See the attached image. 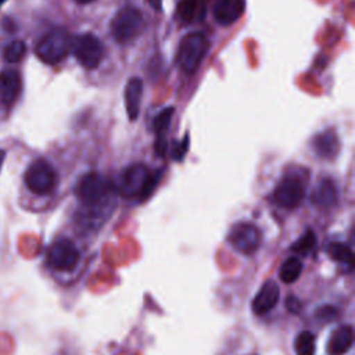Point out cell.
Returning <instances> with one entry per match:
<instances>
[{"instance_id": "obj_25", "label": "cell", "mask_w": 355, "mask_h": 355, "mask_svg": "<svg viewBox=\"0 0 355 355\" xmlns=\"http://www.w3.org/2000/svg\"><path fill=\"white\" fill-rule=\"evenodd\" d=\"M189 150V135H186L183 137L182 141H175L173 144V150H172V157L175 161H182L184 154Z\"/></svg>"}, {"instance_id": "obj_30", "label": "cell", "mask_w": 355, "mask_h": 355, "mask_svg": "<svg viewBox=\"0 0 355 355\" xmlns=\"http://www.w3.org/2000/svg\"><path fill=\"white\" fill-rule=\"evenodd\" d=\"M75 1L79 4H87V3H92L93 0H75Z\"/></svg>"}, {"instance_id": "obj_9", "label": "cell", "mask_w": 355, "mask_h": 355, "mask_svg": "<svg viewBox=\"0 0 355 355\" xmlns=\"http://www.w3.org/2000/svg\"><path fill=\"white\" fill-rule=\"evenodd\" d=\"M79 261V250L69 239L55 240L47 251V263L58 272L72 270Z\"/></svg>"}, {"instance_id": "obj_20", "label": "cell", "mask_w": 355, "mask_h": 355, "mask_svg": "<svg viewBox=\"0 0 355 355\" xmlns=\"http://www.w3.org/2000/svg\"><path fill=\"white\" fill-rule=\"evenodd\" d=\"M301 270H302V262L300 261V258L291 257V258H287L282 263L280 270H279V277L283 283L290 284V283H294L300 277Z\"/></svg>"}, {"instance_id": "obj_16", "label": "cell", "mask_w": 355, "mask_h": 355, "mask_svg": "<svg viewBox=\"0 0 355 355\" xmlns=\"http://www.w3.org/2000/svg\"><path fill=\"white\" fill-rule=\"evenodd\" d=\"M354 331L349 324L337 327L327 341V351L330 355H343L345 354L352 345Z\"/></svg>"}, {"instance_id": "obj_11", "label": "cell", "mask_w": 355, "mask_h": 355, "mask_svg": "<svg viewBox=\"0 0 355 355\" xmlns=\"http://www.w3.org/2000/svg\"><path fill=\"white\" fill-rule=\"evenodd\" d=\"M279 293H280V288L275 280L265 282L252 300V304H251L252 312L255 315H263L272 311L279 301Z\"/></svg>"}, {"instance_id": "obj_14", "label": "cell", "mask_w": 355, "mask_h": 355, "mask_svg": "<svg viewBox=\"0 0 355 355\" xmlns=\"http://www.w3.org/2000/svg\"><path fill=\"white\" fill-rule=\"evenodd\" d=\"M312 147L313 151L320 157L326 159H331L337 155L340 150V141L334 130L329 129L324 132H320L316 135L312 140Z\"/></svg>"}, {"instance_id": "obj_13", "label": "cell", "mask_w": 355, "mask_h": 355, "mask_svg": "<svg viewBox=\"0 0 355 355\" xmlns=\"http://www.w3.org/2000/svg\"><path fill=\"white\" fill-rule=\"evenodd\" d=\"M245 0H216L214 17L220 25H232L244 12Z\"/></svg>"}, {"instance_id": "obj_6", "label": "cell", "mask_w": 355, "mask_h": 355, "mask_svg": "<svg viewBox=\"0 0 355 355\" xmlns=\"http://www.w3.org/2000/svg\"><path fill=\"white\" fill-rule=\"evenodd\" d=\"M143 28V15L141 12L130 6L121 8L110 24V31L114 39L121 43L126 44L137 37Z\"/></svg>"}, {"instance_id": "obj_26", "label": "cell", "mask_w": 355, "mask_h": 355, "mask_svg": "<svg viewBox=\"0 0 355 355\" xmlns=\"http://www.w3.org/2000/svg\"><path fill=\"white\" fill-rule=\"evenodd\" d=\"M336 313H337L336 308H333V306H322V308L318 309L316 318L319 320H322V322H329V320H333L336 318Z\"/></svg>"}, {"instance_id": "obj_17", "label": "cell", "mask_w": 355, "mask_h": 355, "mask_svg": "<svg viewBox=\"0 0 355 355\" xmlns=\"http://www.w3.org/2000/svg\"><path fill=\"white\" fill-rule=\"evenodd\" d=\"M143 94V82L140 78L129 79L125 89V105L130 121H136L140 111V100Z\"/></svg>"}, {"instance_id": "obj_15", "label": "cell", "mask_w": 355, "mask_h": 355, "mask_svg": "<svg viewBox=\"0 0 355 355\" xmlns=\"http://www.w3.org/2000/svg\"><path fill=\"white\" fill-rule=\"evenodd\" d=\"M337 197L336 183L329 178L322 179L312 191V202L319 208H330L336 205Z\"/></svg>"}, {"instance_id": "obj_2", "label": "cell", "mask_w": 355, "mask_h": 355, "mask_svg": "<svg viewBox=\"0 0 355 355\" xmlns=\"http://www.w3.org/2000/svg\"><path fill=\"white\" fill-rule=\"evenodd\" d=\"M308 171L301 166L290 168L284 172L273 190V201L283 208H295L305 197Z\"/></svg>"}, {"instance_id": "obj_10", "label": "cell", "mask_w": 355, "mask_h": 355, "mask_svg": "<svg viewBox=\"0 0 355 355\" xmlns=\"http://www.w3.org/2000/svg\"><path fill=\"white\" fill-rule=\"evenodd\" d=\"M261 239L262 236L259 229L248 222L236 223L227 234V240L232 247L244 255L254 254L261 244Z\"/></svg>"}, {"instance_id": "obj_7", "label": "cell", "mask_w": 355, "mask_h": 355, "mask_svg": "<svg viewBox=\"0 0 355 355\" xmlns=\"http://www.w3.org/2000/svg\"><path fill=\"white\" fill-rule=\"evenodd\" d=\"M55 171L46 159H37L29 165L25 172L26 187L39 196L49 194L55 186Z\"/></svg>"}, {"instance_id": "obj_23", "label": "cell", "mask_w": 355, "mask_h": 355, "mask_svg": "<svg viewBox=\"0 0 355 355\" xmlns=\"http://www.w3.org/2000/svg\"><path fill=\"white\" fill-rule=\"evenodd\" d=\"M315 247H316V236L312 229H306L305 233L291 245V250L301 255H309L315 250Z\"/></svg>"}, {"instance_id": "obj_22", "label": "cell", "mask_w": 355, "mask_h": 355, "mask_svg": "<svg viewBox=\"0 0 355 355\" xmlns=\"http://www.w3.org/2000/svg\"><path fill=\"white\" fill-rule=\"evenodd\" d=\"M173 111H175L173 107H166L154 118L153 128H154V132H155V136H157L155 139H166L165 133L169 128Z\"/></svg>"}, {"instance_id": "obj_5", "label": "cell", "mask_w": 355, "mask_h": 355, "mask_svg": "<svg viewBox=\"0 0 355 355\" xmlns=\"http://www.w3.org/2000/svg\"><path fill=\"white\" fill-rule=\"evenodd\" d=\"M75 196L82 205H90L114 196V186L112 182L103 175L89 172L78 180L75 186Z\"/></svg>"}, {"instance_id": "obj_18", "label": "cell", "mask_w": 355, "mask_h": 355, "mask_svg": "<svg viewBox=\"0 0 355 355\" xmlns=\"http://www.w3.org/2000/svg\"><path fill=\"white\" fill-rule=\"evenodd\" d=\"M176 15L182 22L191 24L200 21L205 15V6L202 0H180L176 7Z\"/></svg>"}, {"instance_id": "obj_4", "label": "cell", "mask_w": 355, "mask_h": 355, "mask_svg": "<svg viewBox=\"0 0 355 355\" xmlns=\"http://www.w3.org/2000/svg\"><path fill=\"white\" fill-rule=\"evenodd\" d=\"M208 39L202 33L194 32L186 35L180 40L176 57L180 68L187 73H193L194 71H197L205 54L208 53Z\"/></svg>"}, {"instance_id": "obj_8", "label": "cell", "mask_w": 355, "mask_h": 355, "mask_svg": "<svg viewBox=\"0 0 355 355\" xmlns=\"http://www.w3.org/2000/svg\"><path fill=\"white\" fill-rule=\"evenodd\" d=\"M72 51L79 64L85 68H96L104 57V46L93 33H83L72 40Z\"/></svg>"}, {"instance_id": "obj_1", "label": "cell", "mask_w": 355, "mask_h": 355, "mask_svg": "<svg viewBox=\"0 0 355 355\" xmlns=\"http://www.w3.org/2000/svg\"><path fill=\"white\" fill-rule=\"evenodd\" d=\"M159 176L161 172L151 173L143 164H133L121 173L118 183L119 194L125 198L139 197L146 200L154 191Z\"/></svg>"}, {"instance_id": "obj_21", "label": "cell", "mask_w": 355, "mask_h": 355, "mask_svg": "<svg viewBox=\"0 0 355 355\" xmlns=\"http://www.w3.org/2000/svg\"><path fill=\"white\" fill-rule=\"evenodd\" d=\"M294 349L297 355H313L315 354V336L309 330L301 331L294 341Z\"/></svg>"}, {"instance_id": "obj_27", "label": "cell", "mask_w": 355, "mask_h": 355, "mask_svg": "<svg viewBox=\"0 0 355 355\" xmlns=\"http://www.w3.org/2000/svg\"><path fill=\"white\" fill-rule=\"evenodd\" d=\"M286 308H287V311H290L291 313H298V312L301 311L302 305H301V301H300L295 295H288V297L286 298Z\"/></svg>"}, {"instance_id": "obj_31", "label": "cell", "mask_w": 355, "mask_h": 355, "mask_svg": "<svg viewBox=\"0 0 355 355\" xmlns=\"http://www.w3.org/2000/svg\"><path fill=\"white\" fill-rule=\"evenodd\" d=\"M1 1H3V0H0V4H1Z\"/></svg>"}, {"instance_id": "obj_12", "label": "cell", "mask_w": 355, "mask_h": 355, "mask_svg": "<svg viewBox=\"0 0 355 355\" xmlns=\"http://www.w3.org/2000/svg\"><path fill=\"white\" fill-rule=\"evenodd\" d=\"M21 92V78L15 69H4L0 72V103L10 107Z\"/></svg>"}, {"instance_id": "obj_19", "label": "cell", "mask_w": 355, "mask_h": 355, "mask_svg": "<svg viewBox=\"0 0 355 355\" xmlns=\"http://www.w3.org/2000/svg\"><path fill=\"white\" fill-rule=\"evenodd\" d=\"M326 252L327 255L343 265H348L349 268H352V261H354V255L352 251L349 248V245H347L345 243H338V241H333L326 247Z\"/></svg>"}, {"instance_id": "obj_3", "label": "cell", "mask_w": 355, "mask_h": 355, "mask_svg": "<svg viewBox=\"0 0 355 355\" xmlns=\"http://www.w3.org/2000/svg\"><path fill=\"white\" fill-rule=\"evenodd\" d=\"M72 47L69 33L62 28H55L47 32L36 44L35 53L39 60L46 64L54 65L62 61Z\"/></svg>"}, {"instance_id": "obj_29", "label": "cell", "mask_w": 355, "mask_h": 355, "mask_svg": "<svg viewBox=\"0 0 355 355\" xmlns=\"http://www.w3.org/2000/svg\"><path fill=\"white\" fill-rule=\"evenodd\" d=\"M4 158H6V153L0 148V169H1V165H3V161H4Z\"/></svg>"}, {"instance_id": "obj_24", "label": "cell", "mask_w": 355, "mask_h": 355, "mask_svg": "<svg viewBox=\"0 0 355 355\" xmlns=\"http://www.w3.org/2000/svg\"><path fill=\"white\" fill-rule=\"evenodd\" d=\"M25 51H26L25 43L22 40H14V42H11L6 47V50H4V60L7 62H11V64L18 62L24 57Z\"/></svg>"}, {"instance_id": "obj_28", "label": "cell", "mask_w": 355, "mask_h": 355, "mask_svg": "<svg viewBox=\"0 0 355 355\" xmlns=\"http://www.w3.org/2000/svg\"><path fill=\"white\" fill-rule=\"evenodd\" d=\"M148 4L155 10V11H161L162 10V0H147Z\"/></svg>"}]
</instances>
